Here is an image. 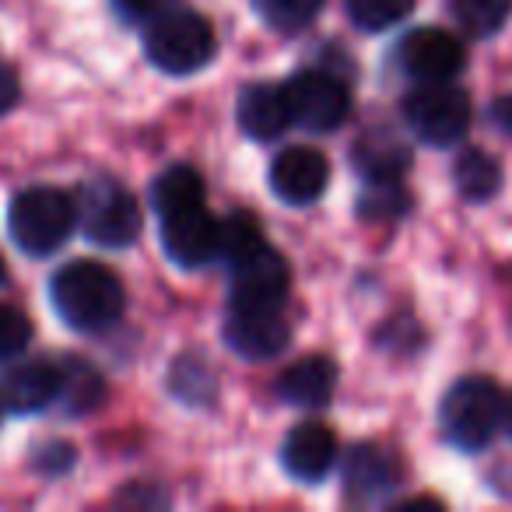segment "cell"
I'll return each mask as SVG.
<instances>
[{
  "label": "cell",
  "instance_id": "e0dca14e",
  "mask_svg": "<svg viewBox=\"0 0 512 512\" xmlns=\"http://www.w3.org/2000/svg\"><path fill=\"white\" fill-rule=\"evenodd\" d=\"M393 484H397V470L379 446H355L344 456V491L351 502H379L390 495Z\"/></svg>",
  "mask_w": 512,
  "mask_h": 512
},
{
  "label": "cell",
  "instance_id": "3957f363",
  "mask_svg": "<svg viewBox=\"0 0 512 512\" xmlns=\"http://www.w3.org/2000/svg\"><path fill=\"white\" fill-rule=\"evenodd\" d=\"M442 432L463 453H481L505 425V397L491 379L467 376L453 383L439 407Z\"/></svg>",
  "mask_w": 512,
  "mask_h": 512
},
{
  "label": "cell",
  "instance_id": "ba28073f",
  "mask_svg": "<svg viewBox=\"0 0 512 512\" xmlns=\"http://www.w3.org/2000/svg\"><path fill=\"white\" fill-rule=\"evenodd\" d=\"M292 116L299 127L327 134L351 116V92L341 78L327 71H302L285 85Z\"/></svg>",
  "mask_w": 512,
  "mask_h": 512
},
{
  "label": "cell",
  "instance_id": "9c48e42d",
  "mask_svg": "<svg viewBox=\"0 0 512 512\" xmlns=\"http://www.w3.org/2000/svg\"><path fill=\"white\" fill-rule=\"evenodd\" d=\"M225 341L235 355L267 362L288 348L292 327L281 316V306H232L225 320Z\"/></svg>",
  "mask_w": 512,
  "mask_h": 512
},
{
  "label": "cell",
  "instance_id": "30bf717a",
  "mask_svg": "<svg viewBox=\"0 0 512 512\" xmlns=\"http://www.w3.org/2000/svg\"><path fill=\"white\" fill-rule=\"evenodd\" d=\"M397 64L414 81H453L467 64V50L463 43L446 29H414L400 39L397 46Z\"/></svg>",
  "mask_w": 512,
  "mask_h": 512
},
{
  "label": "cell",
  "instance_id": "4316f807",
  "mask_svg": "<svg viewBox=\"0 0 512 512\" xmlns=\"http://www.w3.org/2000/svg\"><path fill=\"white\" fill-rule=\"evenodd\" d=\"M64 397L78 400L74 411H88V407L99 404L102 383H99V376H95V369H88V365H81V362H64Z\"/></svg>",
  "mask_w": 512,
  "mask_h": 512
},
{
  "label": "cell",
  "instance_id": "4fadbf2b",
  "mask_svg": "<svg viewBox=\"0 0 512 512\" xmlns=\"http://www.w3.org/2000/svg\"><path fill=\"white\" fill-rule=\"evenodd\" d=\"M330 183V162L323 151L309 148V144H295L285 148L271 165V190L278 193L285 204L306 207L323 197Z\"/></svg>",
  "mask_w": 512,
  "mask_h": 512
},
{
  "label": "cell",
  "instance_id": "d4e9b609",
  "mask_svg": "<svg viewBox=\"0 0 512 512\" xmlns=\"http://www.w3.org/2000/svg\"><path fill=\"white\" fill-rule=\"evenodd\" d=\"M32 344V323L11 302H0V362H11Z\"/></svg>",
  "mask_w": 512,
  "mask_h": 512
},
{
  "label": "cell",
  "instance_id": "6da1fadb",
  "mask_svg": "<svg viewBox=\"0 0 512 512\" xmlns=\"http://www.w3.org/2000/svg\"><path fill=\"white\" fill-rule=\"evenodd\" d=\"M50 299L60 320L74 330H85V334L113 327L123 316V302H127L120 278L95 260H71L67 267H60L50 281Z\"/></svg>",
  "mask_w": 512,
  "mask_h": 512
},
{
  "label": "cell",
  "instance_id": "7c38bea8",
  "mask_svg": "<svg viewBox=\"0 0 512 512\" xmlns=\"http://www.w3.org/2000/svg\"><path fill=\"white\" fill-rule=\"evenodd\" d=\"M64 397V362L32 358L0 379V404L15 414H36Z\"/></svg>",
  "mask_w": 512,
  "mask_h": 512
},
{
  "label": "cell",
  "instance_id": "8fae6325",
  "mask_svg": "<svg viewBox=\"0 0 512 512\" xmlns=\"http://www.w3.org/2000/svg\"><path fill=\"white\" fill-rule=\"evenodd\" d=\"M162 246L179 267H204L221 253V221L207 204L162 214Z\"/></svg>",
  "mask_w": 512,
  "mask_h": 512
},
{
  "label": "cell",
  "instance_id": "83f0119b",
  "mask_svg": "<svg viewBox=\"0 0 512 512\" xmlns=\"http://www.w3.org/2000/svg\"><path fill=\"white\" fill-rule=\"evenodd\" d=\"M116 8L127 22H151L172 8V0H116Z\"/></svg>",
  "mask_w": 512,
  "mask_h": 512
},
{
  "label": "cell",
  "instance_id": "44dd1931",
  "mask_svg": "<svg viewBox=\"0 0 512 512\" xmlns=\"http://www.w3.org/2000/svg\"><path fill=\"white\" fill-rule=\"evenodd\" d=\"M449 11L467 36L488 39L512 18V0H449Z\"/></svg>",
  "mask_w": 512,
  "mask_h": 512
},
{
  "label": "cell",
  "instance_id": "52a82bcc",
  "mask_svg": "<svg viewBox=\"0 0 512 512\" xmlns=\"http://www.w3.org/2000/svg\"><path fill=\"white\" fill-rule=\"evenodd\" d=\"M228 278H232V306H281L292 285L285 256L267 246V239L228 260Z\"/></svg>",
  "mask_w": 512,
  "mask_h": 512
},
{
  "label": "cell",
  "instance_id": "2e32d148",
  "mask_svg": "<svg viewBox=\"0 0 512 512\" xmlns=\"http://www.w3.org/2000/svg\"><path fill=\"white\" fill-rule=\"evenodd\" d=\"M337 390V365L327 355H309L288 365L278 379V397L292 407H327Z\"/></svg>",
  "mask_w": 512,
  "mask_h": 512
},
{
  "label": "cell",
  "instance_id": "8992f818",
  "mask_svg": "<svg viewBox=\"0 0 512 512\" xmlns=\"http://www.w3.org/2000/svg\"><path fill=\"white\" fill-rule=\"evenodd\" d=\"M78 221L95 246L123 249L141 235L144 214L137 197L116 179H95L78 197Z\"/></svg>",
  "mask_w": 512,
  "mask_h": 512
},
{
  "label": "cell",
  "instance_id": "7402d4cb",
  "mask_svg": "<svg viewBox=\"0 0 512 512\" xmlns=\"http://www.w3.org/2000/svg\"><path fill=\"white\" fill-rule=\"evenodd\" d=\"M344 4L351 22L365 32H386L414 11V0H344Z\"/></svg>",
  "mask_w": 512,
  "mask_h": 512
},
{
  "label": "cell",
  "instance_id": "4dcf8cb0",
  "mask_svg": "<svg viewBox=\"0 0 512 512\" xmlns=\"http://www.w3.org/2000/svg\"><path fill=\"white\" fill-rule=\"evenodd\" d=\"M505 432H509V439H512V397L509 400H505Z\"/></svg>",
  "mask_w": 512,
  "mask_h": 512
},
{
  "label": "cell",
  "instance_id": "7a4b0ae2",
  "mask_svg": "<svg viewBox=\"0 0 512 512\" xmlns=\"http://www.w3.org/2000/svg\"><path fill=\"white\" fill-rule=\"evenodd\" d=\"M78 225V204L57 186H32L11 200L8 228L29 256H53Z\"/></svg>",
  "mask_w": 512,
  "mask_h": 512
},
{
  "label": "cell",
  "instance_id": "f1b7e54d",
  "mask_svg": "<svg viewBox=\"0 0 512 512\" xmlns=\"http://www.w3.org/2000/svg\"><path fill=\"white\" fill-rule=\"evenodd\" d=\"M18 92H22V88H18V74L11 71V67L0 64V116L11 113V109H15Z\"/></svg>",
  "mask_w": 512,
  "mask_h": 512
},
{
  "label": "cell",
  "instance_id": "cb8c5ba5",
  "mask_svg": "<svg viewBox=\"0 0 512 512\" xmlns=\"http://www.w3.org/2000/svg\"><path fill=\"white\" fill-rule=\"evenodd\" d=\"M407 204H411V197L400 186V179H393V183H369V190L358 200V214L369 221H390L397 214H404Z\"/></svg>",
  "mask_w": 512,
  "mask_h": 512
},
{
  "label": "cell",
  "instance_id": "ac0fdd59",
  "mask_svg": "<svg viewBox=\"0 0 512 512\" xmlns=\"http://www.w3.org/2000/svg\"><path fill=\"white\" fill-rule=\"evenodd\" d=\"M355 169L369 183H393L411 169V151L397 137H365L355 148Z\"/></svg>",
  "mask_w": 512,
  "mask_h": 512
},
{
  "label": "cell",
  "instance_id": "277c9868",
  "mask_svg": "<svg viewBox=\"0 0 512 512\" xmlns=\"http://www.w3.org/2000/svg\"><path fill=\"white\" fill-rule=\"evenodd\" d=\"M144 53L165 74H193L214 57V29L204 15L169 8L151 18L144 32Z\"/></svg>",
  "mask_w": 512,
  "mask_h": 512
},
{
  "label": "cell",
  "instance_id": "f546056e",
  "mask_svg": "<svg viewBox=\"0 0 512 512\" xmlns=\"http://www.w3.org/2000/svg\"><path fill=\"white\" fill-rule=\"evenodd\" d=\"M491 113H495L498 127H502V130H509V134H512V95H505V99H498V102H495V109H491Z\"/></svg>",
  "mask_w": 512,
  "mask_h": 512
},
{
  "label": "cell",
  "instance_id": "d6a6232c",
  "mask_svg": "<svg viewBox=\"0 0 512 512\" xmlns=\"http://www.w3.org/2000/svg\"><path fill=\"white\" fill-rule=\"evenodd\" d=\"M0 407H4V404H0Z\"/></svg>",
  "mask_w": 512,
  "mask_h": 512
},
{
  "label": "cell",
  "instance_id": "5b68a950",
  "mask_svg": "<svg viewBox=\"0 0 512 512\" xmlns=\"http://www.w3.org/2000/svg\"><path fill=\"white\" fill-rule=\"evenodd\" d=\"M404 120L428 148H453L474 120L470 95L449 81H421L404 102Z\"/></svg>",
  "mask_w": 512,
  "mask_h": 512
},
{
  "label": "cell",
  "instance_id": "1f68e13d",
  "mask_svg": "<svg viewBox=\"0 0 512 512\" xmlns=\"http://www.w3.org/2000/svg\"><path fill=\"white\" fill-rule=\"evenodd\" d=\"M0 281H4V260H0Z\"/></svg>",
  "mask_w": 512,
  "mask_h": 512
},
{
  "label": "cell",
  "instance_id": "ffe728a7",
  "mask_svg": "<svg viewBox=\"0 0 512 512\" xmlns=\"http://www.w3.org/2000/svg\"><path fill=\"white\" fill-rule=\"evenodd\" d=\"M453 183L463 200L484 204V200H491L502 190V165L488 151H460V158L453 165Z\"/></svg>",
  "mask_w": 512,
  "mask_h": 512
},
{
  "label": "cell",
  "instance_id": "484cf974",
  "mask_svg": "<svg viewBox=\"0 0 512 512\" xmlns=\"http://www.w3.org/2000/svg\"><path fill=\"white\" fill-rule=\"evenodd\" d=\"M264 242V232H260V221L253 218V214H232V218L221 221V253L225 260H235V256H242L246 249L260 246Z\"/></svg>",
  "mask_w": 512,
  "mask_h": 512
},
{
  "label": "cell",
  "instance_id": "5bb4252c",
  "mask_svg": "<svg viewBox=\"0 0 512 512\" xmlns=\"http://www.w3.org/2000/svg\"><path fill=\"white\" fill-rule=\"evenodd\" d=\"M235 116H239L242 134L253 141H278L295 123L285 85H267V81L242 88L239 102H235Z\"/></svg>",
  "mask_w": 512,
  "mask_h": 512
},
{
  "label": "cell",
  "instance_id": "9a60e30c",
  "mask_svg": "<svg viewBox=\"0 0 512 512\" xmlns=\"http://www.w3.org/2000/svg\"><path fill=\"white\" fill-rule=\"evenodd\" d=\"M281 460H285V470L302 484H316L334 470L337 463V439L327 425L320 421H302V425L292 428V435L285 439V449H281Z\"/></svg>",
  "mask_w": 512,
  "mask_h": 512
},
{
  "label": "cell",
  "instance_id": "d6986e66",
  "mask_svg": "<svg viewBox=\"0 0 512 512\" xmlns=\"http://www.w3.org/2000/svg\"><path fill=\"white\" fill-rule=\"evenodd\" d=\"M204 176L193 165H172L151 186V204H155L158 218L172 211H186V207L204 204Z\"/></svg>",
  "mask_w": 512,
  "mask_h": 512
},
{
  "label": "cell",
  "instance_id": "603a6c76",
  "mask_svg": "<svg viewBox=\"0 0 512 512\" xmlns=\"http://www.w3.org/2000/svg\"><path fill=\"white\" fill-rule=\"evenodd\" d=\"M320 8H323V0H256L260 18H264L271 29L285 32V36L306 29V25L320 15Z\"/></svg>",
  "mask_w": 512,
  "mask_h": 512
}]
</instances>
